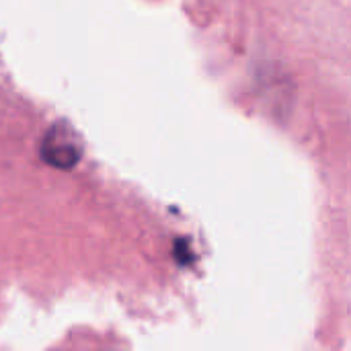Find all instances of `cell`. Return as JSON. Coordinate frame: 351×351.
<instances>
[{"instance_id":"1","label":"cell","mask_w":351,"mask_h":351,"mask_svg":"<svg viewBox=\"0 0 351 351\" xmlns=\"http://www.w3.org/2000/svg\"><path fill=\"white\" fill-rule=\"evenodd\" d=\"M39 152L47 165L56 169H72L82 158L84 144H82L80 134L72 125L60 121L49 128V132L45 134L41 142Z\"/></svg>"}]
</instances>
